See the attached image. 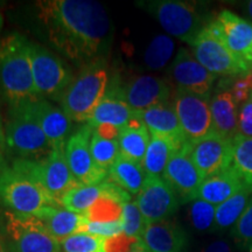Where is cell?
Wrapping results in <instances>:
<instances>
[{
  "label": "cell",
  "mask_w": 252,
  "mask_h": 252,
  "mask_svg": "<svg viewBox=\"0 0 252 252\" xmlns=\"http://www.w3.org/2000/svg\"><path fill=\"white\" fill-rule=\"evenodd\" d=\"M190 157L204 179L232 165V140L214 133L197 143L189 144Z\"/></svg>",
  "instance_id": "cell-16"
},
{
  "label": "cell",
  "mask_w": 252,
  "mask_h": 252,
  "mask_svg": "<svg viewBox=\"0 0 252 252\" xmlns=\"http://www.w3.org/2000/svg\"><path fill=\"white\" fill-rule=\"evenodd\" d=\"M216 206L195 198L189 202L188 219L193 228L198 232H216Z\"/></svg>",
  "instance_id": "cell-34"
},
{
  "label": "cell",
  "mask_w": 252,
  "mask_h": 252,
  "mask_svg": "<svg viewBox=\"0 0 252 252\" xmlns=\"http://www.w3.org/2000/svg\"><path fill=\"white\" fill-rule=\"evenodd\" d=\"M238 104L228 90L216 88L210 97V112L215 133L232 140L238 134Z\"/></svg>",
  "instance_id": "cell-25"
},
{
  "label": "cell",
  "mask_w": 252,
  "mask_h": 252,
  "mask_svg": "<svg viewBox=\"0 0 252 252\" xmlns=\"http://www.w3.org/2000/svg\"><path fill=\"white\" fill-rule=\"evenodd\" d=\"M45 224L50 235L62 242L78 232H84L88 217L86 214H77L62 206H48L35 215Z\"/></svg>",
  "instance_id": "cell-24"
},
{
  "label": "cell",
  "mask_w": 252,
  "mask_h": 252,
  "mask_svg": "<svg viewBox=\"0 0 252 252\" xmlns=\"http://www.w3.org/2000/svg\"><path fill=\"white\" fill-rule=\"evenodd\" d=\"M244 186L235 169L229 167L225 171L204 179L198 189L196 198L217 207L237 193Z\"/></svg>",
  "instance_id": "cell-26"
},
{
  "label": "cell",
  "mask_w": 252,
  "mask_h": 252,
  "mask_svg": "<svg viewBox=\"0 0 252 252\" xmlns=\"http://www.w3.org/2000/svg\"><path fill=\"white\" fill-rule=\"evenodd\" d=\"M232 168L243 184L252 188V138L237 134L232 139Z\"/></svg>",
  "instance_id": "cell-31"
},
{
  "label": "cell",
  "mask_w": 252,
  "mask_h": 252,
  "mask_svg": "<svg viewBox=\"0 0 252 252\" xmlns=\"http://www.w3.org/2000/svg\"><path fill=\"white\" fill-rule=\"evenodd\" d=\"M220 89L228 90L232 94L236 103L238 106H241L245 100H248L249 97L252 94V75H239V76L231 77H223L220 81L219 87Z\"/></svg>",
  "instance_id": "cell-38"
},
{
  "label": "cell",
  "mask_w": 252,
  "mask_h": 252,
  "mask_svg": "<svg viewBox=\"0 0 252 252\" xmlns=\"http://www.w3.org/2000/svg\"><path fill=\"white\" fill-rule=\"evenodd\" d=\"M94 130L83 124L72 132L64 146L69 168L80 185H97L108 179L109 173L99 168L91 154V137Z\"/></svg>",
  "instance_id": "cell-12"
},
{
  "label": "cell",
  "mask_w": 252,
  "mask_h": 252,
  "mask_svg": "<svg viewBox=\"0 0 252 252\" xmlns=\"http://www.w3.org/2000/svg\"><path fill=\"white\" fill-rule=\"evenodd\" d=\"M105 60L82 67L59 97L60 108L75 123H87L108 91L109 74Z\"/></svg>",
  "instance_id": "cell-3"
},
{
  "label": "cell",
  "mask_w": 252,
  "mask_h": 252,
  "mask_svg": "<svg viewBox=\"0 0 252 252\" xmlns=\"http://www.w3.org/2000/svg\"><path fill=\"white\" fill-rule=\"evenodd\" d=\"M6 150H7V143H6L5 126L1 116H0V174L8 167L7 161H6Z\"/></svg>",
  "instance_id": "cell-43"
},
{
  "label": "cell",
  "mask_w": 252,
  "mask_h": 252,
  "mask_svg": "<svg viewBox=\"0 0 252 252\" xmlns=\"http://www.w3.org/2000/svg\"><path fill=\"white\" fill-rule=\"evenodd\" d=\"M184 145L171 138L151 134L150 145L141 162L146 174L151 176H162L169 160Z\"/></svg>",
  "instance_id": "cell-28"
},
{
  "label": "cell",
  "mask_w": 252,
  "mask_h": 252,
  "mask_svg": "<svg viewBox=\"0 0 252 252\" xmlns=\"http://www.w3.org/2000/svg\"><path fill=\"white\" fill-rule=\"evenodd\" d=\"M31 62L37 96L58 100L74 78L67 63L36 42H31Z\"/></svg>",
  "instance_id": "cell-10"
},
{
  "label": "cell",
  "mask_w": 252,
  "mask_h": 252,
  "mask_svg": "<svg viewBox=\"0 0 252 252\" xmlns=\"http://www.w3.org/2000/svg\"><path fill=\"white\" fill-rule=\"evenodd\" d=\"M61 252H109L108 239L88 232H78L60 242Z\"/></svg>",
  "instance_id": "cell-35"
},
{
  "label": "cell",
  "mask_w": 252,
  "mask_h": 252,
  "mask_svg": "<svg viewBox=\"0 0 252 252\" xmlns=\"http://www.w3.org/2000/svg\"><path fill=\"white\" fill-rule=\"evenodd\" d=\"M249 252H252V244H251V247L249 248Z\"/></svg>",
  "instance_id": "cell-48"
},
{
  "label": "cell",
  "mask_w": 252,
  "mask_h": 252,
  "mask_svg": "<svg viewBox=\"0 0 252 252\" xmlns=\"http://www.w3.org/2000/svg\"><path fill=\"white\" fill-rule=\"evenodd\" d=\"M35 102L8 108L5 126L6 143L7 149L18 159L39 160L48 156L53 150L36 118L34 111Z\"/></svg>",
  "instance_id": "cell-4"
},
{
  "label": "cell",
  "mask_w": 252,
  "mask_h": 252,
  "mask_svg": "<svg viewBox=\"0 0 252 252\" xmlns=\"http://www.w3.org/2000/svg\"><path fill=\"white\" fill-rule=\"evenodd\" d=\"M122 220L126 237L132 241H140L147 223L135 201H128L123 204Z\"/></svg>",
  "instance_id": "cell-36"
},
{
  "label": "cell",
  "mask_w": 252,
  "mask_h": 252,
  "mask_svg": "<svg viewBox=\"0 0 252 252\" xmlns=\"http://www.w3.org/2000/svg\"><path fill=\"white\" fill-rule=\"evenodd\" d=\"M9 166L31 178L59 206L71 189L80 186L69 168L64 147H55L39 160L17 158Z\"/></svg>",
  "instance_id": "cell-5"
},
{
  "label": "cell",
  "mask_w": 252,
  "mask_h": 252,
  "mask_svg": "<svg viewBox=\"0 0 252 252\" xmlns=\"http://www.w3.org/2000/svg\"><path fill=\"white\" fill-rule=\"evenodd\" d=\"M104 197H110L124 204L131 201V195L106 179L97 185H80L62 198L61 206L70 212L87 214L94 203Z\"/></svg>",
  "instance_id": "cell-19"
},
{
  "label": "cell",
  "mask_w": 252,
  "mask_h": 252,
  "mask_svg": "<svg viewBox=\"0 0 252 252\" xmlns=\"http://www.w3.org/2000/svg\"><path fill=\"white\" fill-rule=\"evenodd\" d=\"M147 224L168 220L178 210L180 200L162 176L147 175L143 189L135 198Z\"/></svg>",
  "instance_id": "cell-13"
},
{
  "label": "cell",
  "mask_w": 252,
  "mask_h": 252,
  "mask_svg": "<svg viewBox=\"0 0 252 252\" xmlns=\"http://www.w3.org/2000/svg\"><path fill=\"white\" fill-rule=\"evenodd\" d=\"M0 201L19 215L35 216L43 208L59 206L31 178L11 166L0 174Z\"/></svg>",
  "instance_id": "cell-7"
},
{
  "label": "cell",
  "mask_w": 252,
  "mask_h": 252,
  "mask_svg": "<svg viewBox=\"0 0 252 252\" xmlns=\"http://www.w3.org/2000/svg\"><path fill=\"white\" fill-rule=\"evenodd\" d=\"M34 111L52 149L64 147L72 134V122L67 113L47 99H37Z\"/></svg>",
  "instance_id": "cell-21"
},
{
  "label": "cell",
  "mask_w": 252,
  "mask_h": 252,
  "mask_svg": "<svg viewBox=\"0 0 252 252\" xmlns=\"http://www.w3.org/2000/svg\"><path fill=\"white\" fill-rule=\"evenodd\" d=\"M140 241L150 252H182L188 235L176 222L165 220L147 224Z\"/></svg>",
  "instance_id": "cell-22"
},
{
  "label": "cell",
  "mask_w": 252,
  "mask_h": 252,
  "mask_svg": "<svg viewBox=\"0 0 252 252\" xmlns=\"http://www.w3.org/2000/svg\"><path fill=\"white\" fill-rule=\"evenodd\" d=\"M250 72H251V75H252V67H251V71Z\"/></svg>",
  "instance_id": "cell-49"
},
{
  "label": "cell",
  "mask_w": 252,
  "mask_h": 252,
  "mask_svg": "<svg viewBox=\"0 0 252 252\" xmlns=\"http://www.w3.org/2000/svg\"><path fill=\"white\" fill-rule=\"evenodd\" d=\"M88 220L94 222H111L122 219L123 204L110 197H104L96 202L87 214Z\"/></svg>",
  "instance_id": "cell-37"
},
{
  "label": "cell",
  "mask_w": 252,
  "mask_h": 252,
  "mask_svg": "<svg viewBox=\"0 0 252 252\" xmlns=\"http://www.w3.org/2000/svg\"><path fill=\"white\" fill-rule=\"evenodd\" d=\"M2 25H4V19H2V15L0 14V31H1Z\"/></svg>",
  "instance_id": "cell-47"
},
{
  "label": "cell",
  "mask_w": 252,
  "mask_h": 252,
  "mask_svg": "<svg viewBox=\"0 0 252 252\" xmlns=\"http://www.w3.org/2000/svg\"><path fill=\"white\" fill-rule=\"evenodd\" d=\"M162 178L174 189L179 200L182 202H191L196 198L204 178L191 159L188 143L180 147L172 157Z\"/></svg>",
  "instance_id": "cell-14"
},
{
  "label": "cell",
  "mask_w": 252,
  "mask_h": 252,
  "mask_svg": "<svg viewBox=\"0 0 252 252\" xmlns=\"http://www.w3.org/2000/svg\"><path fill=\"white\" fill-rule=\"evenodd\" d=\"M252 198V188L244 186L237 193L216 207L215 226L216 232L232 229L241 219Z\"/></svg>",
  "instance_id": "cell-30"
},
{
  "label": "cell",
  "mask_w": 252,
  "mask_h": 252,
  "mask_svg": "<svg viewBox=\"0 0 252 252\" xmlns=\"http://www.w3.org/2000/svg\"><path fill=\"white\" fill-rule=\"evenodd\" d=\"M242 8H243L244 14L247 15L249 20L252 21V0L243 2V4H242Z\"/></svg>",
  "instance_id": "cell-45"
},
{
  "label": "cell",
  "mask_w": 252,
  "mask_h": 252,
  "mask_svg": "<svg viewBox=\"0 0 252 252\" xmlns=\"http://www.w3.org/2000/svg\"><path fill=\"white\" fill-rule=\"evenodd\" d=\"M8 252H61V244L36 216L5 212Z\"/></svg>",
  "instance_id": "cell-8"
},
{
  "label": "cell",
  "mask_w": 252,
  "mask_h": 252,
  "mask_svg": "<svg viewBox=\"0 0 252 252\" xmlns=\"http://www.w3.org/2000/svg\"><path fill=\"white\" fill-rule=\"evenodd\" d=\"M169 74L176 84V89L190 91L204 97H212L217 76L208 71L195 59L190 50L179 49L169 68Z\"/></svg>",
  "instance_id": "cell-15"
},
{
  "label": "cell",
  "mask_w": 252,
  "mask_h": 252,
  "mask_svg": "<svg viewBox=\"0 0 252 252\" xmlns=\"http://www.w3.org/2000/svg\"><path fill=\"white\" fill-rule=\"evenodd\" d=\"M138 117L146 125L151 134L171 138L180 144L187 143L173 100L138 112Z\"/></svg>",
  "instance_id": "cell-23"
},
{
  "label": "cell",
  "mask_w": 252,
  "mask_h": 252,
  "mask_svg": "<svg viewBox=\"0 0 252 252\" xmlns=\"http://www.w3.org/2000/svg\"><path fill=\"white\" fill-rule=\"evenodd\" d=\"M126 102L134 112L145 110L171 100V86L162 78L144 75L128 82L123 88Z\"/></svg>",
  "instance_id": "cell-18"
},
{
  "label": "cell",
  "mask_w": 252,
  "mask_h": 252,
  "mask_svg": "<svg viewBox=\"0 0 252 252\" xmlns=\"http://www.w3.org/2000/svg\"><path fill=\"white\" fill-rule=\"evenodd\" d=\"M189 46L195 59L215 76L231 77L250 74V65L226 47L209 24Z\"/></svg>",
  "instance_id": "cell-9"
},
{
  "label": "cell",
  "mask_w": 252,
  "mask_h": 252,
  "mask_svg": "<svg viewBox=\"0 0 252 252\" xmlns=\"http://www.w3.org/2000/svg\"><path fill=\"white\" fill-rule=\"evenodd\" d=\"M209 26L236 56L248 63L249 53L252 49L251 23L229 9H223L210 20Z\"/></svg>",
  "instance_id": "cell-17"
},
{
  "label": "cell",
  "mask_w": 252,
  "mask_h": 252,
  "mask_svg": "<svg viewBox=\"0 0 252 252\" xmlns=\"http://www.w3.org/2000/svg\"><path fill=\"white\" fill-rule=\"evenodd\" d=\"M231 236L238 247L247 249L252 244V198L243 215L231 229Z\"/></svg>",
  "instance_id": "cell-39"
},
{
  "label": "cell",
  "mask_w": 252,
  "mask_h": 252,
  "mask_svg": "<svg viewBox=\"0 0 252 252\" xmlns=\"http://www.w3.org/2000/svg\"><path fill=\"white\" fill-rule=\"evenodd\" d=\"M40 99L34 86L31 41L13 32L0 40V102L8 108Z\"/></svg>",
  "instance_id": "cell-2"
},
{
  "label": "cell",
  "mask_w": 252,
  "mask_h": 252,
  "mask_svg": "<svg viewBox=\"0 0 252 252\" xmlns=\"http://www.w3.org/2000/svg\"><path fill=\"white\" fill-rule=\"evenodd\" d=\"M156 19L168 35L190 45L200 32L210 21L200 11L195 2L182 0H152L138 2Z\"/></svg>",
  "instance_id": "cell-6"
},
{
  "label": "cell",
  "mask_w": 252,
  "mask_h": 252,
  "mask_svg": "<svg viewBox=\"0 0 252 252\" xmlns=\"http://www.w3.org/2000/svg\"><path fill=\"white\" fill-rule=\"evenodd\" d=\"M128 252H150V250L145 247V244L141 241H135L131 244Z\"/></svg>",
  "instance_id": "cell-44"
},
{
  "label": "cell",
  "mask_w": 252,
  "mask_h": 252,
  "mask_svg": "<svg viewBox=\"0 0 252 252\" xmlns=\"http://www.w3.org/2000/svg\"><path fill=\"white\" fill-rule=\"evenodd\" d=\"M90 146L91 154L96 165L109 173L113 162L121 156L118 139H109L94 131Z\"/></svg>",
  "instance_id": "cell-33"
},
{
  "label": "cell",
  "mask_w": 252,
  "mask_h": 252,
  "mask_svg": "<svg viewBox=\"0 0 252 252\" xmlns=\"http://www.w3.org/2000/svg\"><path fill=\"white\" fill-rule=\"evenodd\" d=\"M238 134L252 138V94L238 108Z\"/></svg>",
  "instance_id": "cell-41"
},
{
  "label": "cell",
  "mask_w": 252,
  "mask_h": 252,
  "mask_svg": "<svg viewBox=\"0 0 252 252\" xmlns=\"http://www.w3.org/2000/svg\"><path fill=\"white\" fill-rule=\"evenodd\" d=\"M84 232L98 236L104 239H113L121 237L124 235V226H123V220H111V222H94L88 220Z\"/></svg>",
  "instance_id": "cell-40"
},
{
  "label": "cell",
  "mask_w": 252,
  "mask_h": 252,
  "mask_svg": "<svg viewBox=\"0 0 252 252\" xmlns=\"http://www.w3.org/2000/svg\"><path fill=\"white\" fill-rule=\"evenodd\" d=\"M175 43L169 35H157L145 50L144 62L151 70H161L171 61L174 54Z\"/></svg>",
  "instance_id": "cell-32"
},
{
  "label": "cell",
  "mask_w": 252,
  "mask_h": 252,
  "mask_svg": "<svg viewBox=\"0 0 252 252\" xmlns=\"http://www.w3.org/2000/svg\"><path fill=\"white\" fill-rule=\"evenodd\" d=\"M198 252H232V245L225 238H216L210 241Z\"/></svg>",
  "instance_id": "cell-42"
},
{
  "label": "cell",
  "mask_w": 252,
  "mask_h": 252,
  "mask_svg": "<svg viewBox=\"0 0 252 252\" xmlns=\"http://www.w3.org/2000/svg\"><path fill=\"white\" fill-rule=\"evenodd\" d=\"M173 103L188 144L197 143L215 133L210 112V97L176 89Z\"/></svg>",
  "instance_id": "cell-11"
},
{
  "label": "cell",
  "mask_w": 252,
  "mask_h": 252,
  "mask_svg": "<svg viewBox=\"0 0 252 252\" xmlns=\"http://www.w3.org/2000/svg\"><path fill=\"white\" fill-rule=\"evenodd\" d=\"M146 179L147 174L143 163L128 159L122 154L113 162L108 174L109 181L124 189L130 195H135V196L141 191Z\"/></svg>",
  "instance_id": "cell-27"
},
{
  "label": "cell",
  "mask_w": 252,
  "mask_h": 252,
  "mask_svg": "<svg viewBox=\"0 0 252 252\" xmlns=\"http://www.w3.org/2000/svg\"><path fill=\"white\" fill-rule=\"evenodd\" d=\"M0 252H8L7 248H6L5 241H2L1 237H0Z\"/></svg>",
  "instance_id": "cell-46"
},
{
  "label": "cell",
  "mask_w": 252,
  "mask_h": 252,
  "mask_svg": "<svg viewBox=\"0 0 252 252\" xmlns=\"http://www.w3.org/2000/svg\"><path fill=\"white\" fill-rule=\"evenodd\" d=\"M150 141L151 133L149 128L138 117L137 113V117L124 128H122L119 133L118 143L121 154L134 161L143 162Z\"/></svg>",
  "instance_id": "cell-29"
},
{
  "label": "cell",
  "mask_w": 252,
  "mask_h": 252,
  "mask_svg": "<svg viewBox=\"0 0 252 252\" xmlns=\"http://www.w3.org/2000/svg\"><path fill=\"white\" fill-rule=\"evenodd\" d=\"M135 117L137 112H134L126 102L123 88H108L105 96L94 109L86 124L89 125L93 130L99 126H112L122 130Z\"/></svg>",
  "instance_id": "cell-20"
},
{
  "label": "cell",
  "mask_w": 252,
  "mask_h": 252,
  "mask_svg": "<svg viewBox=\"0 0 252 252\" xmlns=\"http://www.w3.org/2000/svg\"><path fill=\"white\" fill-rule=\"evenodd\" d=\"M36 15L49 43L71 62L84 67L104 59L112 40V23L94 0H41Z\"/></svg>",
  "instance_id": "cell-1"
}]
</instances>
